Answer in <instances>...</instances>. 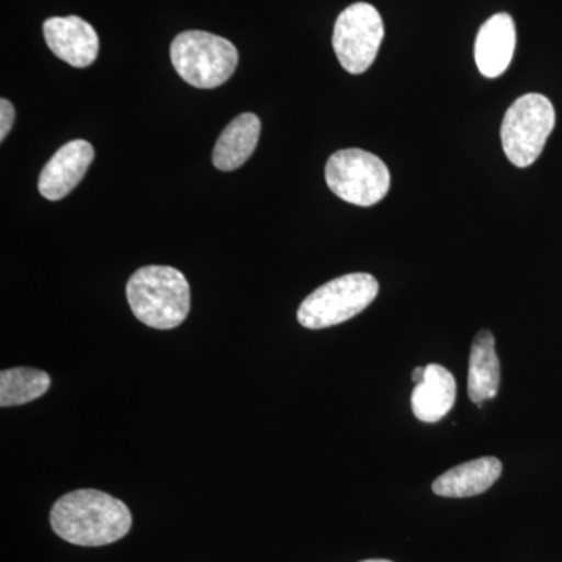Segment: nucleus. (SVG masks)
<instances>
[{
	"label": "nucleus",
	"mask_w": 562,
	"mask_h": 562,
	"mask_svg": "<svg viewBox=\"0 0 562 562\" xmlns=\"http://www.w3.org/2000/svg\"><path fill=\"white\" fill-rule=\"evenodd\" d=\"M132 513L124 502L98 490L63 495L50 512L55 535L81 547H102L120 541L132 528Z\"/></svg>",
	"instance_id": "f257e3e1"
},
{
	"label": "nucleus",
	"mask_w": 562,
	"mask_h": 562,
	"mask_svg": "<svg viewBox=\"0 0 562 562\" xmlns=\"http://www.w3.org/2000/svg\"><path fill=\"white\" fill-rule=\"evenodd\" d=\"M127 301L136 319L144 325L171 330L190 314V283L171 266H146L128 280Z\"/></svg>",
	"instance_id": "f03ea898"
},
{
	"label": "nucleus",
	"mask_w": 562,
	"mask_h": 562,
	"mask_svg": "<svg viewBox=\"0 0 562 562\" xmlns=\"http://www.w3.org/2000/svg\"><path fill=\"white\" fill-rule=\"evenodd\" d=\"M379 281L371 273H347L322 284L299 306L297 321L310 330L335 327L364 312L376 295Z\"/></svg>",
	"instance_id": "7ed1b4c3"
},
{
	"label": "nucleus",
	"mask_w": 562,
	"mask_h": 562,
	"mask_svg": "<svg viewBox=\"0 0 562 562\" xmlns=\"http://www.w3.org/2000/svg\"><path fill=\"white\" fill-rule=\"evenodd\" d=\"M171 60L177 74L201 90H213L231 79L239 55L231 41L213 33L190 31L172 41Z\"/></svg>",
	"instance_id": "20e7f679"
},
{
	"label": "nucleus",
	"mask_w": 562,
	"mask_h": 562,
	"mask_svg": "<svg viewBox=\"0 0 562 562\" xmlns=\"http://www.w3.org/2000/svg\"><path fill=\"white\" fill-rule=\"evenodd\" d=\"M557 114L542 94H525L506 111L502 122V144L506 157L517 168L538 160L553 132Z\"/></svg>",
	"instance_id": "39448f33"
},
{
	"label": "nucleus",
	"mask_w": 562,
	"mask_h": 562,
	"mask_svg": "<svg viewBox=\"0 0 562 562\" xmlns=\"http://www.w3.org/2000/svg\"><path fill=\"white\" fill-rule=\"evenodd\" d=\"M328 188L342 201L372 206L386 198L391 187L390 169L371 151L342 149L325 166Z\"/></svg>",
	"instance_id": "423d86ee"
},
{
	"label": "nucleus",
	"mask_w": 562,
	"mask_h": 562,
	"mask_svg": "<svg viewBox=\"0 0 562 562\" xmlns=\"http://www.w3.org/2000/svg\"><path fill=\"white\" fill-rule=\"evenodd\" d=\"M384 38V25L379 11L371 3L358 2L342 11L333 32V49L349 74L366 72Z\"/></svg>",
	"instance_id": "0eeeda50"
},
{
	"label": "nucleus",
	"mask_w": 562,
	"mask_h": 562,
	"mask_svg": "<svg viewBox=\"0 0 562 562\" xmlns=\"http://www.w3.org/2000/svg\"><path fill=\"white\" fill-rule=\"evenodd\" d=\"M94 161V147L85 139H74L57 150L44 166L38 181L41 195L47 201H61L77 184Z\"/></svg>",
	"instance_id": "6e6552de"
},
{
	"label": "nucleus",
	"mask_w": 562,
	"mask_h": 562,
	"mask_svg": "<svg viewBox=\"0 0 562 562\" xmlns=\"http://www.w3.org/2000/svg\"><path fill=\"white\" fill-rule=\"evenodd\" d=\"M43 32L49 49L74 68H88L98 58V33L79 16L49 18Z\"/></svg>",
	"instance_id": "1a4fd4ad"
},
{
	"label": "nucleus",
	"mask_w": 562,
	"mask_h": 562,
	"mask_svg": "<svg viewBox=\"0 0 562 562\" xmlns=\"http://www.w3.org/2000/svg\"><path fill=\"white\" fill-rule=\"evenodd\" d=\"M516 38V24L508 13L494 14L484 22L475 41V63L484 77L495 79L509 68Z\"/></svg>",
	"instance_id": "9d476101"
},
{
	"label": "nucleus",
	"mask_w": 562,
	"mask_h": 562,
	"mask_svg": "<svg viewBox=\"0 0 562 562\" xmlns=\"http://www.w3.org/2000/svg\"><path fill=\"white\" fill-rule=\"evenodd\" d=\"M457 401V382L449 369L439 364L425 366L424 380L412 395L414 416L425 424H436L447 416Z\"/></svg>",
	"instance_id": "9b49d317"
},
{
	"label": "nucleus",
	"mask_w": 562,
	"mask_h": 562,
	"mask_svg": "<svg viewBox=\"0 0 562 562\" xmlns=\"http://www.w3.org/2000/svg\"><path fill=\"white\" fill-rule=\"evenodd\" d=\"M503 465L494 457L462 462L457 468L442 473L435 483L432 492L447 498L473 497L490 491L492 484L501 479Z\"/></svg>",
	"instance_id": "f8f14e48"
},
{
	"label": "nucleus",
	"mask_w": 562,
	"mask_h": 562,
	"mask_svg": "<svg viewBox=\"0 0 562 562\" xmlns=\"http://www.w3.org/2000/svg\"><path fill=\"white\" fill-rule=\"evenodd\" d=\"M260 117L254 113H243L224 128L213 151V165L222 172L241 168L257 149L260 139Z\"/></svg>",
	"instance_id": "ddd939ff"
},
{
	"label": "nucleus",
	"mask_w": 562,
	"mask_h": 562,
	"mask_svg": "<svg viewBox=\"0 0 562 562\" xmlns=\"http://www.w3.org/2000/svg\"><path fill=\"white\" fill-rule=\"evenodd\" d=\"M501 387V361L495 351V338L490 330L479 331L469 358L468 392L476 406L497 397Z\"/></svg>",
	"instance_id": "4468645a"
},
{
	"label": "nucleus",
	"mask_w": 562,
	"mask_h": 562,
	"mask_svg": "<svg viewBox=\"0 0 562 562\" xmlns=\"http://www.w3.org/2000/svg\"><path fill=\"white\" fill-rule=\"evenodd\" d=\"M50 387V376L33 368L7 369L0 373V405H25L46 394Z\"/></svg>",
	"instance_id": "2eb2a0df"
},
{
	"label": "nucleus",
	"mask_w": 562,
	"mask_h": 562,
	"mask_svg": "<svg viewBox=\"0 0 562 562\" xmlns=\"http://www.w3.org/2000/svg\"><path fill=\"white\" fill-rule=\"evenodd\" d=\"M14 122V106L10 101L2 99L0 101V139H5Z\"/></svg>",
	"instance_id": "dca6fc26"
},
{
	"label": "nucleus",
	"mask_w": 562,
	"mask_h": 562,
	"mask_svg": "<svg viewBox=\"0 0 562 562\" xmlns=\"http://www.w3.org/2000/svg\"><path fill=\"white\" fill-rule=\"evenodd\" d=\"M424 375H425V368H422V366H419V368H416L413 371V382L416 384H419L422 382V380H424Z\"/></svg>",
	"instance_id": "f3484780"
},
{
	"label": "nucleus",
	"mask_w": 562,
	"mask_h": 562,
	"mask_svg": "<svg viewBox=\"0 0 562 562\" xmlns=\"http://www.w3.org/2000/svg\"><path fill=\"white\" fill-rule=\"evenodd\" d=\"M361 562H392L387 560H368V561H361Z\"/></svg>",
	"instance_id": "a211bd4d"
}]
</instances>
